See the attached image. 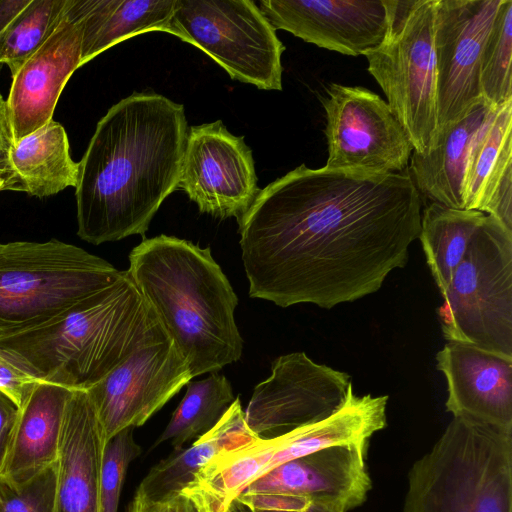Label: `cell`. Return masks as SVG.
<instances>
[{
    "instance_id": "6da1fadb",
    "label": "cell",
    "mask_w": 512,
    "mask_h": 512,
    "mask_svg": "<svg viewBox=\"0 0 512 512\" xmlns=\"http://www.w3.org/2000/svg\"><path fill=\"white\" fill-rule=\"evenodd\" d=\"M421 204L407 170L296 167L261 189L238 220L250 297L331 309L378 291L408 261Z\"/></svg>"
},
{
    "instance_id": "7a4b0ae2",
    "label": "cell",
    "mask_w": 512,
    "mask_h": 512,
    "mask_svg": "<svg viewBox=\"0 0 512 512\" xmlns=\"http://www.w3.org/2000/svg\"><path fill=\"white\" fill-rule=\"evenodd\" d=\"M188 131L184 106L161 94L114 104L78 162V236L94 245L144 236L178 189Z\"/></svg>"
},
{
    "instance_id": "3957f363",
    "label": "cell",
    "mask_w": 512,
    "mask_h": 512,
    "mask_svg": "<svg viewBox=\"0 0 512 512\" xmlns=\"http://www.w3.org/2000/svg\"><path fill=\"white\" fill-rule=\"evenodd\" d=\"M127 270L193 377L240 359L238 298L209 247L175 236L144 239Z\"/></svg>"
},
{
    "instance_id": "277c9868",
    "label": "cell",
    "mask_w": 512,
    "mask_h": 512,
    "mask_svg": "<svg viewBox=\"0 0 512 512\" xmlns=\"http://www.w3.org/2000/svg\"><path fill=\"white\" fill-rule=\"evenodd\" d=\"M166 337L125 270L53 319L0 335V347L39 382L88 390L138 348Z\"/></svg>"
},
{
    "instance_id": "5b68a950",
    "label": "cell",
    "mask_w": 512,
    "mask_h": 512,
    "mask_svg": "<svg viewBox=\"0 0 512 512\" xmlns=\"http://www.w3.org/2000/svg\"><path fill=\"white\" fill-rule=\"evenodd\" d=\"M404 512H512V430L453 417L412 465Z\"/></svg>"
},
{
    "instance_id": "8992f818",
    "label": "cell",
    "mask_w": 512,
    "mask_h": 512,
    "mask_svg": "<svg viewBox=\"0 0 512 512\" xmlns=\"http://www.w3.org/2000/svg\"><path fill=\"white\" fill-rule=\"evenodd\" d=\"M120 273L106 260L57 239L0 243V335L53 319Z\"/></svg>"
},
{
    "instance_id": "52a82bcc",
    "label": "cell",
    "mask_w": 512,
    "mask_h": 512,
    "mask_svg": "<svg viewBox=\"0 0 512 512\" xmlns=\"http://www.w3.org/2000/svg\"><path fill=\"white\" fill-rule=\"evenodd\" d=\"M384 2L388 11L387 35L363 56L413 151L427 155L438 139L434 52L437 0Z\"/></svg>"
},
{
    "instance_id": "ba28073f",
    "label": "cell",
    "mask_w": 512,
    "mask_h": 512,
    "mask_svg": "<svg viewBox=\"0 0 512 512\" xmlns=\"http://www.w3.org/2000/svg\"><path fill=\"white\" fill-rule=\"evenodd\" d=\"M438 309L447 341L512 357V231L486 214Z\"/></svg>"
},
{
    "instance_id": "9c48e42d",
    "label": "cell",
    "mask_w": 512,
    "mask_h": 512,
    "mask_svg": "<svg viewBox=\"0 0 512 512\" xmlns=\"http://www.w3.org/2000/svg\"><path fill=\"white\" fill-rule=\"evenodd\" d=\"M202 50L233 80L282 90L285 46L251 0H176L166 32Z\"/></svg>"
},
{
    "instance_id": "30bf717a",
    "label": "cell",
    "mask_w": 512,
    "mask_h": 512,
    "mask_svg": "<svg viewBox=\"0 0 512 512\" xmlns=\"http://www.w3.org/2000/svg\"><path fill=\"white\" fill-rule=\"evenodd\" d=\"M321 102L328 146L325 168L361 174L405 171L413 146L378 94L359 86L331 83Z\"/></svg>"
},
{
    "instance_id": "8fae6325",
    "label": "cell",
    "mask_w": 512,
    "mask_h": 512,
    "mask_svg": "<svg viewBox=\"0 0 512 512\" xmlns=\"http://www.w3.org/2000/svg\"><path fill=\"white\" fill-rule=\"evenodd\" d=\"M501 1L437 0L434 52L438 137L484 101L481 57Z\"/></svg>"
},
{
    "instance_id": "7c38bea8",
    "label": "cell",
    "mask_w": 512,
    "mask_h": 512,
    "mask_svg": "<svg viewBox=\"0 0 512 512\" xmlns=\"http://www.w3.org/2000/svg\"><path fill=\"white\" fill-rule=\"evenodd\" d=\"M350 375L318 364L304 352L275 359L271 375L259 383L244 411L248 428L270 438L322 421L344 403Z\"/></svg>"
},
{
    "instance_id": "4fadbf2b",
    "label": "cell",
    "mask_w": 512,
    "mask_h": 512,
    "mask_svg": "<svg viewBox=\"0 0 512 512\" xmlns=\"http://www.w3.org/2000/svg\"><path fill=\"white\" fill-rule=\"evenodd\" d=\"M190 380L187 363L168 337L138 348L87 390L106 442L143 425Z\"/></svg>"
},
{
    "instance_id": "5bb4252c",
    "label": "cell",
    "mask_w": 512,
    "mask_h": 512,
    "mask_svg": "<svg viewBox=\"0 0 512 512\" xmlns=\"http://www.w3.org/2000/svg\"><path fill=\"white\" fill-rule=\"evenodd\" d=\"M179 188L201 213L239 220L260 192L244 137L230 133L221 120L191 126Z\"/></svg>"
},
{
    "instance_id": "9a60e30c",
    "label": "cell",
    "mask_w": 512,
    "mask_h": 512,
    "mask_svg": "<svg viewBox=\"0 0 512 512\" xmlns=\"http://www.w3.org/2000/svg\"><path fill=\"white\" fill-rule=\"evenodd\" d=\"M81 45L78 0H68L54 32L12 77L6 107L13 144L52 120L64 86L82 66Z\"/></svg>"
},
{
    "instance_id": "2e32d148",
    "label": "cell",
    "mask_w": 512,
    "mask_h": 512,
    "mask_svg": "<svg viewBox=\"0 0 512 512\" xmlns=\"http://www.w3.org/2000/svg\"><path fill=\"white\" fill-rule=\"evenodd\" d=\"M259 8L275 30L349 56L376 48L388 31L384 0H261Z\"/></svg>"
},
{
    "instance_id": "e0dca14e",
    "label": "cell",
    "mask_w": 512,
    "mask_h": 512,
    "mask_svg": "<svg viewBox=\"0 0 512 512\" xmlns=\"http://www.w3.org/2000/svg\"><path fill=\"white\" fill-rule=\"evenodd\" d=\"M369 441L329 446L282 463L251 482L242 495H278L362 505L372 483L366 467Z\"/></svg>"
},
{
    "instance_id": "ac0fdd59",
    "label": "cell",
    "mask_w": 512,
    "mask_h": 512,
    "mask_svg": "<svg viewBox=\"0 0 512 512\" xmlns=\"http://www.w3.org/2000/svg\"><path fill=\"white\" fill-rule=\"evenodd\" d=\"M447 382L446 410L512 430V357L447 341L436 354Z\"/></svg>"
},
{
    "instance_id": "d6986e66",
    "label": "cell",
    "mask_w": 512,
    "mask_h": 512,
    "mask_svg": "<svg viewBox=\"0 0 512 512\" xmlns=\"http://www.w3.org/2000/svg\"><path fill=\"white\" fill-rule=\"evenodd\" d=\"M106 443L87 390H72L55 462L54 512H101L100 475Z\"/></svg>"
},
{
    "instance_id": "ffe728a7",
    "label": "cell",
    "mask_w": 512,
    "mask_h": 512,
    "mask_svg": "<svg viewBox=\"0 0 512 512\" xmlns=\"http://www.w3.org/2000/svg\"><path fill=\"white\" fill-rule=\"evenodd\" d=\"M66 387L39 382L22 407L12 430L0 474L12 483H23L57 460L67 401Z\"/></svg>"
},
{
    "instance_id": "44dd1931",
    "label": "cell",
    "mask_w": 512,
    "mask_h": 512,
    "mask_svg": "<svg viewBox=\"0 0 512 512\" xmlns=\"http://www.w3.org/2000/svg\"><path fill=\"white\" fill-rule=\"evenodd\" d=\"M463 209L494 216L512 231V100L497 109L472 148Z\"/></svg>"
},
{
    "instance_id": "7402d4cb",
    "label": "cell",
    "mask_w": 512,
    "mask_h": 512,
    "mask_svg": "<svg viewBox=\"0 0 512 512\" xmlns=\"http://www.w3.org/2000/svg\"><path fill=\"white\" fill-rule=\"evenodd\" d=\"M498 108L480 102L443 131L427 155L412 152L407 172L420 195L431 202L463 209L464 175L472 148Z\"/></svg>"
},
{
    "instance_id": "603a6c76",
    "label": "cell",
    "mask_w": 512,
    "mask_h": 512,
    "mask_svg": "<svg viewBox=\"0 0 512 512\" xmlns=\"http://www.w3.org/2000/svg\"><path fill=\"white\" fill-rule=\"evenodd\" d=\"M7 165L4 190L44 198L78 182L79 163L70 155L65 128L54 120L14 143Z\"/></svg>"
},
{
    "instance_id": "cb8c5ba5",
    "label": "cell",
    "mask_w": 512,
    "mask_h": 512,
    "mask_svg": "<svg viewBox=\"0 0 512 512\" xmlns=\"http://www.w3.org/2000/svg\"><path fill=\"white\" fill-rule=\"evenodd\" d=\"M256 438L258 436L246 424L240 400L236 397L213 428L188 448L174 449L168 457L151 467L136 491L155 501L178 496L199 469L219 452L252 442Z\"/></svg>"
},
{
    "instance_id": "d4e9b609",
    "label": "cell",
    "mask_w": 512,
    "mask_h": 512,
    "mask_svg": "<svg viewBox=\"0 0 512 512\" xmlns=\"http://www.w3.org/2000/svg\"><path fill=\"white\" fill-rule=\"evenodd\" d=\"M176 0H78L81 65L114 45L146 32H166Z\"/></svg>"
},
{
    "instance_id": "484cf974",
    "label": "cell",
    "mask_w": 512,
    "mask_h": 512,
    "mask_svg": "<svg viewBox=\"0 0 512 512\" xmlns=\"http://www.w3.org/2000/svg\"><path fill=\"white\" fill-rule=\"evenodd\" d=\"M486 214L431 202L421 214L420 239L431 275L443 296Z\"/></svg>"
},
{
    "instance_id": "4316f807",
    "label": "cell",
    "mask_w": 512,
    "mask_h": 512,
    "mask_svg": "<svg viewBox=\"0 0 512 512\" xmlns=\"http://www.w3.org/2000/svg\"><path fill=\"white\" fill-rule=\"evenodd\" d=\"M235 399L230 382L218 372L190 381L168 425L151 448L164 442H170L174 449L183 448L213 428Z\"/></svg>"
},
{
    "instance_id": "83f0119b",
    "label": "cell",
    "mask_w": 512,
    "mask_h": 512,
    "mask_svg": "<svg viewBox=\"0 0 512 512\" xmlns=\"http://www.w3.org/2000/svg\"><path fill=\"white\" fill-rule=\"evenodd\" d=\"M68 0H31L0 34V68L14 77L63 18Z\"/></svg>"
},
{
    "instance_id": "f1b7e54d",
    "label": "cell",
    "mask_w": 512,
    "mask_h": 512,
    "mask_svg": "<svg viewBox=\"0 0 512 512\" xmlns=\"http://www.w3.org/2000/svg\"><path fill=\"white\" fill-rule=\"evenodd\" d=\"M512 0H502L480 64L482 98L494 107L512 100Z\"/></svg>"
},
{
    "instance_id": "f546056e",
    "label": "cell",
    "mask_w": 512,
    "mask_h": 512,
    "mask_svg": "<svg viewBox=\"0 0 512 512\" xmlns=\"http://www.w3.org/2000/svg\"><path fill=\"white\" fill-rule=\"evenodd\" d=\"M132 427L117 433L105 445L101 475V512H118L122 485L129 464L141 454Z\"/></svg>"
},
{
    "instance_id": "4dcf8cb0",
    "label": "cell",
    "mask_w": 512,
    "mask_h": 512,
    "mask_svg": "<svg viewBox=\"0 0 512 512\" xmlns=\"http://www.w3.org/2000/svg\"><path fill=\"white\" fill-rule=\"evenodd\" d=\"M55 497V464L23 483L0 474V512H54Z\"/></svg>"
},
{
    "instance_id": "1f68e13d",
    "label": "cell",
    "mask_w": 512,
    "mask_h": 512,
    "mask_svg": "<svg viewBox=\"0 0 512 512\" xmlns=\"http://www.w3.org/2000/svg\"><path fill=\"white\" fill-rule=\"evenodd\" d=\"M39 383L0 347V392L20 409Z\"/></svg>"
},
{
    "instance_id": "d6a6232c",
    "label": "cell",
    "mask_w": 512,
    "mask_h": 512,
    "mask_svg": "<svg viewBox=\"0 0 512 512\" xmlns=\"http://www.w3.org/2000/svg\"><path fill=\"white\" fill-rule=\"evenodd\" d=\"M127 512H200L183 493L170 499L155 501L136 491Z\"/></svg>"
},
{
    "instance_id": "836d02e7",
    "label": "cell",
    "mask_w": 512,
    "mask_h": 512,
    "mask_svg": "<svg viewBox=\"0 0 512 512\" xmlns=\"http://www.w3.org/2000/svg\"><path fill=\"white\" fill-rule=\"evenodd\" d=\"M18 414V407L0 392V466Z\"/></svg>"
},
{
    "instance_id": "e575fe53",
    "label": "cell",
    "mask_w": 512,
    "mask_h": 512,
    "mask_svg": "<svg viewBox=\"0 0 512 512\" xmlns=\"http://www.w3.org/2000/svg\"><path fill=\"white\" fill-rule=\"evenodd\" d=\"M31 0H0V34Z\"/></svg>"
},
{
    "instance_id": "d590c367",
    "label": "cell",
    "mask_w": 512,
    "mask_h": 512,
    "mask_svg": "<svg viewBox=\"0 0 512 512\" xmlns=\"http://www.w3.org/2000/svg\"><path fill=\"white\" fill-rule=\"evenodd\" d=\"M13 145V138L8 119L6 101L0 93V155L8 156Z\"/></svg>"
},
{
    "instance_id": "8d00e7d4",
    "label": "cell",
    "mask_w": 512,
    "mask_h": 512,
    "mask_svg": "<svg viewBox=\"0 0 512 512\" xmlns=\"http://www.w3.org/2000/svg\"><path fill=\"white\" fill-rule=\"evenodd\" d=\"M349 509L336 501L313 500L308 501L303 512H347Z\"/></svg>"
},
{
    "instance_id": "74e56055",
    "label": "cell",
    "mask_w": 512,
    "mask_h": 512,
    "mask_svg": "<svg viewBox=\"0 0 512 512\" xmlns=\"http://www.w3.org/2000/svg\"><path fill=\"white\" fill-rule=\"evenodd\" d=\"M226 512H256L254 507L247 500L237 497L231 501Z\"/></svg>"
},
{
    "instance_id": "f35d334b",
    "label": "cell",
    "mask_w": 512,
    "mask_h": 512,
    "mask_svg": "<svg viewBox=\"0 0 512 512\" xmlns=\"http://www.w3.org/2000/svg\"><path fill=\"white\" fill-rule=\"evenodd\" d=\"M8 177L7 171H0V191H4L5 182Z\"/></svg>"
},
{
    "instance_id": "ab89813d",
    "label": "cell",
    "mask_w": 512,
    "mask_h": 512,
    "mask_svg": "<svg viewBox=\"0 0 512 512\" xmlns=\"http://www.w3.org/2000/svg\"><path fill=\"white\" fill-rule=\"evenodd\" d=\"M7 159H8V156L0 155V171L8 172Z\"/></svg>"
},
{
    "instance_id": "60d3db41",
    "label": "cell",
    "mask_w": 512,
    "mask_h": 512,
    "mask_svg": "<svg viewBox=\"0 0 512 512\" xmlns=\"http://www.w3.org/2000/svg\"><path fill=\"white\" fill-rule=\"evenodd\" d=\"M256 512H303L297 510H256Z\"/></svg>"
}]
</instances>
